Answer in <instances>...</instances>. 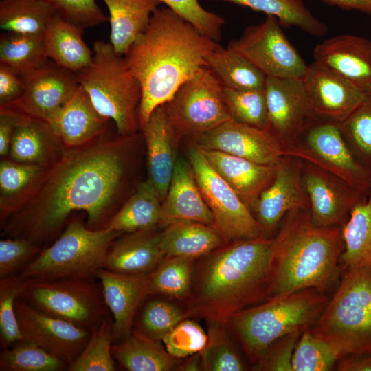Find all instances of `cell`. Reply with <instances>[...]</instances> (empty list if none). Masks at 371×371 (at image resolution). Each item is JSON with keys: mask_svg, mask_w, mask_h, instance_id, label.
<instances>
[{"mask_svg": "<svg viewBox=\"0 0 371 371\" xmlns=\"http://www.w3.org/2000/svg\"><path fill=\"white\" fill-rule=\"evenodd\" d=\"M136 135L112 137L106 128L84 145L66 148L32 199L1 225V236L25 238L43 249L62 233L75 211L87 213V227L106 228L120 209L128 150Z\"/></svg>", "mask_w": 371, "mask_h": 371, "instance_id": "cell-1", "label": "cell"}, {"mask_svg": "<svg viewBox=\"0 0 371 371\" xmlns=\"http://www.w3.org/2000/svg\"><path fill=\"white\" fill-rule=\"evenodd\" d=\"M221 46L167 6L153 13L146 29L124 56L142 87L140 128L156 107L206 67V58Z\"/></svg>", "mask_w": 371, "mask_h": 371, "instance_id": "cell-2", "label": "cell"}, {"mask_svg": "<svg viewBox=\"0 0 371 371\" xmlns=\"http://www.w3.org/2000/svg\"><path fill=\"white\" fill-rule=\"evenodd\" d=\"M273 238L225 245L195 265L186 318L227 324L234 313L269 299Z\"/></svg>", "mask_w": 371, "mask_h": 371, "instance_id": "cell-3", "label": "cell"}, {"mask_svg": "<svg viewBox=\"0 0 371 371\" xmlns=\"http://www.w3.org/2000/svg\"><path fill=\"white\" fill-rule=\"evenodd\" d=\"M273 240L269 299L308 288L328 293L339 283L342 227L315 226L309 207L295 209L283 218Z\"/></svg>", "mask_w": 371, "mask_h": 371, "instance_id": "cell-4", "label": "cell"}, {"mask_svg": "<svg viewBox=\"0 0 371 371\" xmlns=\"http://www.w3.org/2000/svg\"><path fill=\"white\" fill-rule=\"evenodd\" d=\"M329 300L315 288L302 289L244 308L232 315L226 326L254 363L278 339L311 328Z\"/></svg>", "mask_w": 371, "mask_h": 371, "instance_id": "cell-5", "label": "cell"}, {"mask_svg": "<svg viewBox=\"0 0 371 371\" xmlns=\"http://www.w3.org/2000/svg\"><path fill=\"white\" fill-rule=\"evenodd\" d=\"M310 330L341 357L371 352V267L344 270L337 289Z\"/></svg>", "mask_w": 371, "mask_h": 371, "instance_id": "cell-6", "label": "cell"}, {"mask_svg": "<svg viewBox=\"0 0 371 371\" xmlns=\"http://www.w3.org/2000/svg\"><path fill=\"white\" fill-rule=\"evenodd\" d=\"M91 63L76 74L78 84L88 93L97 111L112 120L117 133L127 136L139 127V106L142 87L112 45L102 41L93 43Z\"/></svg>", "mask_w": 371, "mask_h": 371, "instance_id": "cell-7", "label": "cell"}, {"mask_svg": "<svg viewBox=\"0 0 371 371\" xmlns=\"http://www.w3.org/2000/svg\"><path fill=\"white\" fill-rule=\"evenodd\" d=\"M123 233L91 229L80 219L71 221L49 245L17 273L25 280L95 277L113 241Z\"/></svg>", "mask_w": 371, "mask_h": 371, "instance_id": "cell-8", "label": "cell"}, {"mask_svg": "<svg viewBox=\"0 0 371 371\" xmlns=\"http://www.w3.org/2000/svg\"><path fill=\"white\" fill-rule=\"evenodd\" d=\"M32 306L90 333L109 315L101 283L93 277L25 280L19 296Z\"/></svg>", "mask_w": 371, "mask_h": 371, "instance_id": "cell-9", "label": "cell"}, {"mask_svg": "<svg viewBox=\"0 0 371 371\" xmlns=\"http://www.w3.org/2000/svg\"><path fill=\"white\" fill-rule=\"evenodd\" d=\"M224 87L207 67L183 83L164 104L178 139H192L233 120L224 97Z\"/></svg>", "mask_w": 371, "mask_h": 371, "instance_id": "cell-10", "label": "cell"}, {"mask_svg": "<svg viewBox=\"0 0 371 371\" xmlns=\"http://www.w3.org/2000/svg\"><path fill=\"white\" fill-rule=\"evenodd\" d=\"M187 157L202 196L213 214L214 227L226 243L264 236L251 210L212 167L203 151L191 145Z\"/></svg>", "mask_w": 371, "mask_h": 371, "instance_id": "cell-11", "label": "cell"}, {"mask_svg": "<svg viewBox=\"0 0 371 371\" xmlns=\"http://www.w3.org/2000/svg\"><path fill=\"white\" fill-rule=\"evenodd\" d=\"M293 156L338 177L364 196L371 191V172L355 157L339 124L317 120L297 140L282 147V156Z\"/></svg>", "mask_w": 371, "mask_h": 371, "instance_id": "cell-12", "label": "cell"}, {"mask_svg": "<svg viewBox=\"0 0 371 371\" xmlns=\"http://www.w3.org/2000/svg\"><path fill=\"white\" fill-rule=\"evenodd\" d=\"M273 16L247 27L227 48L238 53L266 76L302 78L308 65L289 41Z\"/></svg>", "mask_w": 371, "mask_h": 371, "instance_id": "cell-13", "label": "cell"}, {"mask_svg": "<svg viewBox=\"0 0 371 371\" xmlns=\"http://www.w3.org/2000/svg\"><path fill=\"white\" fill-rule=\"evenodd\" d=\"M264 91L267 108L266 128L282 147L297 140L319 120L302 78L266 76Z\"/></svg>", "mask_w": 371, "mask_h": 371, "instance_id": "cell-14", "label": "cell"}, {"mask_svg": "<svg viewBox=\"0 0 371 371\" xmlns=\"http://www.w3.org/2000/svg\"><path fill=\"white\" fill-rule=\"evenodd\" d=\"M24 83L21 96L1 106L20 115L48 124L56 117L78 85L76 75L49 59L32 72L21 76Z\"/></svg>", "mask_w": 371, "mask_h": 371, "instance_id": "cell-15", "label": "cell"}, {"mask_svg": "<svg viewBox=\"0 0 371 371\" xmlns=\"http://www.w3.org/2000/svg\"><path fill=\"white\" fill-rule=\"evenodd\" d=\"M302 164L303 160L297 157L282 156L276 162L272 181L251 207L265 237L271 238L291 210L309 207L302 178Z\"/></svg>", "mask_w": 371, "mask_h": 371, "instance_id": "cell-16", "label": "cell"}, {"mask_svg": "<svg viewBox=\"0 0 371 371\" xmlns=\"http://www.w3.org/2000/svg\"><path fill=\"white\" fill-rule=\"evenodd\" d=\"M23 340L32 342L69 365L81 353L90 332L32 306L19 297L14 304Z\"/></svg>", "mask_w": 371, "mask_h": 371, "instance_id": "cell-17", "label": "cell"}, {"mask_svg": "<svg viewBox=\"0 0 371 371\" xmlns=\"http://www.w3.org/2000/svg\"><path fill=\"white\" fill-rule=\"evenodd\" d=\"M302 178L311 218L317 227H342L353 207L367 196L338 177L305 161Z\"/></svg>", "mask_w": 371, "mask_h": 371, "instance_id": "cell-18", "label": "cell"}, {"mask_svg": "<svg viewBox=\"0 0 371 371\" xmlns=\"http://www.w3.org/2000/svg\"><path fill=\"white\" fill-rule=\"evenodd\" d=\"M203 150H217L260 164L276 163L282 156V144L267 129L230 120L192 139Z\"/></svg>", "mask_w": 371, "mask_h": 371, "instance_id": "cell-19", "label": "cell"}, {"mask_svg": "<svg viewBox=\"0 0 371 371\" xmlns=\"http://www.w3.org/2000/svg\"><path fill=\"white\" fill-rule=\"evenodd\" d=\"M302 79L312 109L320 120L341 124L366 95L345 78L316 60L307 66Z\"/></svg>", "mask_w": 371, "mask_h": 371, "instance_id": "cell-20", "label": "cell"}, {"mask_svg": "<svg viewBox=\"0 0 371 371\" xmlns=\"http://www.w3.org/2000/svg\"><path fill=\"white\" fill-rule=\"evenodd\" d=\"M104 300L113 317V344L126 339L141 303L148 295L147 275L117 273L104 268L95 273Z\"/></svg>", "mask_w": 371, "mask_h": 371, "instance_id": "cell-21", "label": "cell"}, {"mask_svg": "<svg viewBox=\"0 0 371 371\" xmlns=\"http://www.w3.org/2000/svg\"><path fill=\"white\" fill-rule=\"evenodd\" d=\"M315 60L333 69L362 92L371 91V41L352 34L324 40L313 49Z\"/></svg>", "mask_w": 371, "mask_h": 371, "instance_id": "cell-22", "label": "cell"}, {"mask_svg": "<svg viewBox=\"0 0 371 371\" xmlns=\"http://www.w3.org/2000/svg\"><path fill=\"white\" fill-rule=\"evenodd\" d=\"M141 130L146 148L147 181L162 202L168 193L177 160L176 143L179 139L164 104L154 109Z\"/></svg>", "mask_w": 371, "mask_h": 371, "instance_id": "cell-23", "label": "cell"}, {"mask_svg": "<svg viewBox=\"0 0 371 371\" xmlns=\"http://www.w3.org/2000/svg\"><path fill=\"white\" fill-rule=\"evenodd\" d=\"M181 221L214 226L213 214L202 196L190 162L177 158L168 193L161 203L158 226Z\"/></svg>", "mask_w": 371, "mask_h": 371, "instance_id": "cell-24", "label": "cell"}, {"mask_svg": "<svg viewBox=\"0 0 371 371\" xmlns=\"http://www.w3.org/2000/svg\"><path fill=\"white\" fill-rule=\"evenodd\" d=\"M156 227L120 235L111 245L102 268L131 275L150 273L166 257Z\"/></svg>", "mask_w": 371, "mask_h": 371, "instance_id": "cell-25", "label": "cell"}, {"mask_svg": "<svg viewBox=\"0 0 371 371\" xmlns=\"http://www.w3.org/2000/svg\"><path fill=\"white\" fill-rule=\"evenodd\" d=\"M109 120L97 111L88 93L78 84L49 124L65 148H73L100 135L106 130Z\"/></svg>", "mask_w": 371, "mask_h": 371, "instance_id": "cell-26", "label": "cell"}, {"mask_svg": "<svg viewBox=\"0 0 371 371\" xmlns=\"http://www.w3.org/2000/svg\"><path fill=\"white\" fill-rule=\"evenodd\" d=\"M65 149L47 122L21 115L13 133L9 156L17 162L49 168L60 159Z\"/></svg>", "mask_w": 371, "mask_h": 371, "instance_id": "cell-27", "label": "cell"}, {"mask_svg": "<svg viewBox=\"0 0 371 371\" xmlns=\"http://www.w3.org/2000/svg\"><path fill=\"white\" fill-rule=\"evenodd\" d=\"M201 150L212 167L250 210L274 177L277 161L260 164L221 151Z\"/></svg>", "mask_w": 371, "mask_h": 371, "instance_id": "cell-28", "label": "cell"}, {"mask_svg": "<svg viewBox=\"0 0 371 371\" xmlns=\"http://www.w3.org/2000/svg\"><path fill=\"white\" fill-rule=\"evenodd\" d=\"M48 168L3 159L0 162V219L2 225L22 209L38 189Z\"/></svg>", "mask_w": 371, "mask_h": 371, "instance_id": "cell-29", "label": "cell"}, {"mask_svg": "<svg viewBox=\"0 0 371 371\" xmlns=\"http://www.w3.org/2000/svg\"><path fill=\"white\" fill-rule=\"evenodd\" d=\"M102 1L109 12L110 43L117 54L124 56L161 3L158 0Z\"/></svg>", "mask_w": 371, "mask_h": 371, "instance_id": "cell-30", "label": "cell"}, {"mask_svg": "<svg viewBox=\"0 0 371 371\" xmlns=\"http://www.w3.org/2000/svg\"><path fill=\"white\" fill-rule=\"evenodd\" d=\"M226 244L214 226L194 221H177L160 232V245L166 256L196 259Z\"/></svg>", "mask_w": 371, "mask_h": 371, "instance_id": "cell-31", "label": "cell"}, {"mask_svg": "<svg viewBox=\"0 0 371 371\" xmlns=\"http://www.w3.org/2000/svg\"><path fill=\"white\" fill-rule=\"evenodd\" d=\"M83 32L84 29L56 14L43 33L48 58L75 74L88 66L93 52L84 41Z\"/></svg>", "mask_w": 371, "mask_h": 371, "instance_id": "cell-32", "label": "cell"}, {"mask_svg": "<svg viewBox=\"0 0 371 371\" xmlns=\"http://www.w3.org/2000/svg\"><path fill=\"white\" fill-rule=\"evenodd\" d=\"M111 352L114 359L128 371H170L179 366L178 359L168 352L162 341L135 333L124 341L112 344Z\"/></svg>", "mask_w": 371, "mask_h": 371, "instance_id": "cell-33", "label": "cell"}, {"mask_svg": "<svg viewBox=\"0 0 371 371\" xmlns=\"http://www.w3.org/2000/svg\"><path fill=\"white\" fill-rule=\"evenodd\" d=\"M161 203L147 180L139 182L134 193L123 203L106 228L131 233L156 227L159 222Z\"/></svg>", "mask_w": 371, "mask_h": 371, "instance_id": "cell-34", "label": "cell"}, {"mask_svg": "<svg viewBox=\"0 0 371 371\" xmlns=\"http://www.w3.org/2000/svg\"><path fill=\"white\" fill-rule=\"evenodd\" d=\"M344 249L340 257L341 271L371 267V191L352 210L342 226Z\"/></svg>", "mask_w": 371, "mask_h": 371, "instance_id": "cell-35", "label": "cell"}, {"mask_svg": "<svg viewBox=\"0 0 371 371\" xmlns=\"http://www.w3.org/2000/svg\"><path fill=\"white\" fill-rule=\"evenodd\" d=\"M206 67L223 86L235 90H264L266 76L234 51L221 46L206 58Z\"/></svg>", "mask_w": 371, "mask_h": 371, "instance_id": "cell-36", "label": "cell"}, {"mask_svg": "<svg viewBox=\"0 0 371 371\" xmlns=\"http://www.w3.org/2000/svg\"><path fill=\"white\" fill-rule=\"evenodd\" d=\"M49 58L43 34L3 32L0 36V63L20 76L43 65Z\"/></svg>", "mask_w": 371, "mask_h": 371, "instance_id": "cell-37", "label": "cell"}, {"mask_svg": "<svg viewBox=\"0 0 371 371\" xmlns=\"http://www.w3.org/2000/svg\"><path fill=\"white\" fill-rule=\"evenodd\" d=\"M249 8L275 16L283 27H295L315 36H322L328 26L315 17L302 0H212Z\"/></svg>", "mask_w": 371, "mask_h": 371, "instance_id": "cell-38", "label": "cell"}, {"mask_svg": "<svg viewBox=\"0 0 371 371\" xmlns=\"http://www.w3.org/2000/svg\"><path fill=\"white\" fill-rule=\"evenodd\" d=\"M56 14L45 0L0 1V27L6 32L43 34Z\"/></svg>", "mask_w": 371, "mask_h": 371, "instance_id": "cell-39", "label": "cell"}, {"mask_svg": "<svg viewBox=\"0 0 371 371\" xmlns=\"http://www.w3.org/2000/svg\"><path fill=\"white\" fill-rule=\"evenodd\" d=\"M195 258L166 256L148 275V295L178 300L189 298L193 284Z\"/></svg>", "mask_w": 371, "mask_h": 371, "instance_id": "cell-40", "label": "cell"}, {"mask_svg": "<svg viewBox=\"0 0 371 371\" xmlns=\"http://www.w3.org/2000/svg\"><path fill=\"white\" fill-rule=\"evenodd\" d=\"M113 319L109 315L91 333L80 355L71 363L68 371H115L111 352L113 343Z\"/></svg>", "mask_w": 371, "mask_h": 371, "instance_id": "cell-41", "label": "cell"}, {"mask_svg": "<svg viewBox=\"0 0 371 371\" xmlns=\"http://www.w3.org/2000/svg\"><path fill=\"white\" fill-rule=\"evenodd\" d=\"M185 318L186 311L177 305L160 299H151L144 304L137 318H135L132 333L152 340L162 341Z\"/></svg>", "mask_w": 371, "mask_h": 371, "instance_id": "cell-42", "label": "cell"}, {"mask_svg": "<svg viewBox=\"0 0 371 371\" xmlns=\"http://www.w3.org/2000/svg\"><path fill=\"white\" fill-rule=\"evenodd\" d=\"M68 366L65 361L24 340L3 349L0 354L1 371H60Z\"/></svg>", "mask_w": 371, "mask_h": 371, "instance_id": "cell-43", "label": "cell"}, {"mask_svg": "<svg viewBox=\"0 0 371 371\" xmlns=\"http://www.w3.org/2000/svg\"><path fill=\"white\" fill-rule=\"evenodd\" d=\"M339 127L352 155L371 172V91Z\"/></svg>", "mask_w": 371, "mask_h": 371, "instance_id": "cell-44", "label": "cell"}, {"mask_svg": "<svg viewBox=\"0 0 371 371\" xmlns=\"http://www.w3.org/2000/svg\"><path fill=\"white\" fill-rule=\"evenodd\" d=\"M208 341L201 352L203 368L207 371H243L246 366L227 334L225 324L207 322Z\"/></svg>", "mask_w": 371, "mask_h": 371, "instance_id": "cell-45", "label": "cell"}, {"mask_svg": "<svg viewBox=\"0 0 371 371\" xmlns=\"http://www.w3.org/2000/svg\"><path fill=\"white\" fill-rule=\"evenodd\" d=\"M341 357L327 342L305 330L299 338L292 357L293 371H328Z\"/></svg>", "mask_w": 371, "mask_h": 371, "instance_id": "cell-46", "label": "cell"}, {"mask_svg": "<svg viewBox=\"0 0 371 371\" xmlns=\"http://www.w3.org/2000/svg\"><path fill=\"white\" fill-rule=\"evenodd\" d=\"M225 103L236 122L266 128L267 108L264 90H235L224 87Z\"/></svg>", "mask_w": 371, "mask_h": 371, "instance_id": "cell-47", "label": "cell"}, {"mask_svg": "<svg viewBox=\"0 0 371 371\" xmlns=\"http://www.w3.org/2000/svg\"><path fill=\"white\" fill-rule=\"evenodd\" d=\"M25 279L18 273L0 279V335L3 349L23 340L14 304L21 295Z\"/></svg>", "mask_w": 371, "mask_h": 371, "instance_id": "cell-48", "label": "cell"}, {"mask_svg": "<svg viewBox=\"0 0 371 371\" xmlns=\"http://www.w3.org/2000/svg\"><path fill=\"white\" fill-rule=\"evenodd\" d=\"M208 341V335L195 321L185 318L162 339L168 352L177 359L201 352Z\"/></svg>", "mask_w": 371, "mask_h": 371, "instance_id": "cell-49", "label": "cell"}, {"mask_svg": "<svg viewBox=\"0 0 371 371\" xmlns=\"http://www.w3.org/2000/svg\"><path fill=\"white\" fill-rule=\"evenodd\" d=\"M184 20L192 24L205 36L219 41L225 21L221 16L206 10L199 0H158Z\"/></svg>", "mask_w": 371, "mask_h": 371, "instance_id": "cell-50", "label": "cell"}, {"mask_svg": "<svg viewBox=\"0 0 371 371\" xmlns=\"http://www.w3.org/2000/svg\"><path fill=\"white\" fill-rule=\"evenodd\" d=\"M43 248L23 238L6 237L0 240V279L17 273L33 260Z\"/></svg>", "mask_w": 371, "mask_h": 371, "instance_id": "cell-51", "label": "cell"}, {"mask_svg": "<svg viewBox=\"0 0 371 371\" xmlns=\"http://www.w3.org/2000/svg\"><path fill=\"white\" fill-rule=\"evenodd\" d=\"M63 19L82 28L109 21L95 0H45Z\"/></svg>", "mask_w": 371, "mask_h": 371, "instance_id": "cell-52", "label": "cell"}, {"mask_svg": "<svg viewBox=\"0 0 371 371\" xmlns=\"http://www.w3.org/2000/svg\"><path fill=\"white\" fill-rule=\"evenodd\" d=\"M303 332L293 331L271 344L254 363V370L293 371L292 357Z\"/></svg>", "mask_w": 371, "mask_h": 371, "instance_id": "cell-53", "label": "cell"}, {"mask_svg": "<svg viewBox=\"0 0 371 371\" xmlns=\"http://www.w3.org/2000/svg\"><path fill=\"white\" fill-rule=\"evenodd\" d=\"M24 87L21 77L8 66L0 63V106L19 99Z\"/></svg>", "mask_w": 371, "mask_h": 371, "instance_id": "cell-54", "label": "cell"}, {"mask_svg": "<svg viewBox=\"0 0 371 371\" xmlns=\"http://www.w3.org/2000/svg\"><path fill=\"white\" fill-rule=\"evenodd\" d=\"M21 115L4 108H0V155H9L11 140Z\"/></svg>", "mask_w": 371, "mask_h": 371, "instance_id": "cell-55", "label": "cell"}, {"mask_svg": "<svg viewBox=\"0 0 371 371\" xmlns=\"http://www.w3.org/2000/svg\"><path fill=\"white\" fill-rule=\"evenodd\" d=\"M335 368L339 371H371V352L345 355Z\"/></svg>", "mask_w": 371, "mask_h": 371, "instance_id": "cell-56", "label": "cell"}, {"mask_svg": "<svg viewBox=\"0 0 371 371\" xmlns=\"http://www.w3.org/2000/svg\"><path fill=\"white\" fill-rule=\"evenodd\" d=\"M344 10H356L371 15V0H322Z\"/></svg>", "mask_w": 371, "mask_h": 371, "instance_id": "cell-57", "label": "cell"}, {"mask_svg": "<svg viewBox=\"0 0 371 371\" xmlns=\"http://www.w3.org/2000/svg\"><path fill=\"white\" fill-rule=\"evenodd\" d=\"M178 370L199 371L203 370L201 352L196 353L177 368Z\"/></svg>", "mask_w": 371, "mask_h": 371, "instance_id": "cell-58", "label": "cell"}]
</instances>
